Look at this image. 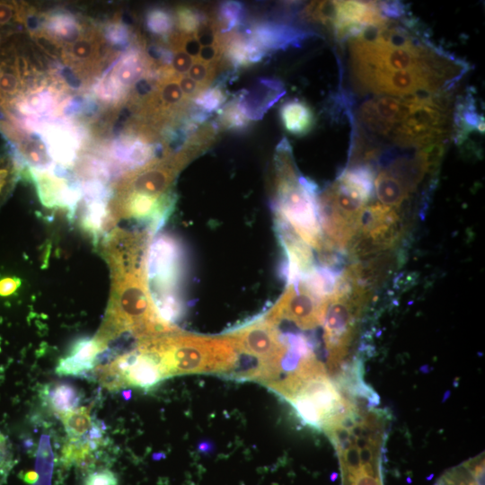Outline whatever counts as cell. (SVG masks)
<instances>
[{"mask_svg":"<svg viewBox=\"0 0 485 485\" xmlns=\"http://www.w3.org/2000/svg\"><path fill=\"white\" fill-rule=\"evenodd\" d=\"M390 19L349 39L351 71L359 90L400 98L447 93L466 63L419 36L415 21Z\"/></svg>","mask_w":485,"mask_h":485,"instance_id":"obj_1","label":"cell"},{"mask_svg":"<svg viewBox=\"0 0 485 485\" xmlns=\"http://www.w3.org/2000/svg\"><path fill=\"white\" fill-rule=\"evenodd\" d=\"M146 261L111 269L112 287L104 321L95 339L106 349L110 341L130 332L138 341L178 331L163 322L153 303L146 275Z\"/></svg>","mask_w":485,"mask_h":485,"instance_id":"obj_2","label":"cell"},{"mask_svg":"<svg viewBox=\"0 0 485 485\" xmlns=\"http://www.w3.org/2000/svg\"><path fill=\"white\" fill-rule=\"evenodd\" d=\"M375 172L369 164H351L317 197L324 239L340 253L357 234L362 213L374 195Z\"/></svg>","mask_w":485,"mask_h":485,"instance_id":"obj_3","label":"cell"},{"mask_svg":"<svg viewBox=\"0 0 485 485\" xmlns=\"http://www.w3.org/2000/svg\"><path fill=\"white\" fill-rule=\"evenodd\" d=\"M137 346L155 357L163 379L194 373L228 375L237 357L228 335L204 337L175 331L141 340Z\"/></svg>","mask_w":485,"mask_h":485,"instance_id":"obj_4","label":"cell"},{"mask_svg":"<svg viewBox=\"0 0 485 485\" xmlns=\"http://www.w3.org/2000/svg\"><path fill=\"white\" fill-rule=\"evenodd\" d=\"M276 170L278 219L307 245L321 251L325 240L318 216L316 185L298 175L290 146H278Z\"/></svg>","mask_w":485,"mask_h":485,"instance_id":"obj_5","label":"cell"},{"mask_svg":"<svg viewBox=\"0 0 485 485\" xmlns=\"http://www.w3.org/2000/svg\"><path fill=\"white\" fill-rule=\"evenodd\" d=\"M228 336L237 353L256 358L267 367V385L278 378L287 346L281 341L277 326L264 319Z\"/></svg>","mask_w":485,"mask_h":485,"instance_id":"obj_6","label":"cell"},{"mask_svg":"<svg viewBox=\"0 0 485 485\" xmlns=\"http://www.w3.org/2000/svg\"><path fill=\"white\" fill-rule=\"evenodd\" d=\"M181 252L178 242L169 235H160L149 243L146 256V275L153 299L176 295L181 272Z\"/></svg>","mask_w":485,"mask_h":485,"instance_id":"obj_7","label":"cell"},{"mask_svg":"<svg viewBox=\"0 0 485 485\" xmlns=\"http://www.w3.org/2000/svg\"><path fill=\"white\" fill-rule=\"evenodd\" d=\"M326 297L316 296L301 280L288 284L265 320L275 326L287 320L300 329H313L322 322Z\"/></svg>","mask_w":485,"mask_h":485,"instance_id":"obj_8","label":"cell"},{"mask_svg":"<svg viewBox=\"0 0 485 485\" xmlns=\"http://www.w3.org/2000/svg\"><path fill=\"white\" fill-rule=\"evenodd\" d=\"M147 61L139 51L127 54L101 83V98L108 101L123 100L142 78Z\"/></svg>","mask_w":485,"mask_h":485,"instance_id":"obj_9","label":"cell"},{"mask_svg":"<svg viewBox=\"0 0 485 485\" xmlns=\"http://www.w3.org/2000/svg\"><path fill=\"white\" fill-rule=\"evenodd\" d=\"M104 350L95 338L79 339L71 346L68 354L59 359L56 373L59 375H83L95 368L98 357Z\"/></svg>","mask_w":485,"mask_h":485,"instance_id":"obj_10","label":"cell"},{"mask_svg":"<svg viewBox=\"0 0 485 485\" xmlns=\"http://www.w3.org/2000/svg\"><path fill=\"white\" fill-rule=\"evenodd\" d=\"M68 439H90L102 441L104 428L102 423L91 415V408H75L59 415Z\"/></svg>","mask_w":485,"mask_h":485,"instance_id":"obj_11","label":"cell"},{"mask_svg":"<svg viewBox=\"0 0 485 485\" xmlns=\"http://www.w3.org/2000/svg\"><path fill=\"white\" fill-rule=\"evenodd\" d=\"M280 118L287 132L295 136H304L314 126V114L304 102L292 100L280 109Z\"/></svg>","mask_w":485,"mask_h":485,"instance_id":"obj_12","label":"cell"},{"mask_svg":"<svg viewBox=\"0 0 485 485\" xmlns=\"http://www.w3.org/2000/svg\"><path fill=\"white\" fill-rule=\"evenodd\" d=\"M255 42L269 48L287 47L302 40L305 34L300 30L280 24H260L255 29Z\"/></svg>","mask_w":485,"mask_h":485,"instance_id":"obj_13","label":"cell"},{"mask_svg":"<svg viewBox=\"0 0 485 485\" xmlns=\"http://www.w3.org/2000/svg\"><path fill=\"white\" fill-rule=\"evenodd\" d=\"M374 192L380 204L393 209L400 208L410 193L401 181L384 169L380 170L374 179Z\"/></svg>","mask_w":485,"mask_h":485,"instance_id":"obj_14","label":"cell"},{"mask_svg":"<svg viewBox=\"0 0 485 485\" xmlns=\"http://www.w3.org/2000/svg\"><path fill=\"white\" fill-rule=\"evenodd\" d=\"M42 395L49 408L58 416L77 408L81 400L77 388L66 382L48 385Z\"/></svg>","mask_w":485,"mask_h":485,"instance_id":"obj_15","label":"cell"},{"mask_svg":"<svg viewBox=\"0 0 485 485\" xmlns=\"http://www.w3.org/2000/svg\"><path fill=\"white\" fill-rule=\"evenodd\" d=\"M102 443L89 439H68L61 451V462L65 466L79 465L87 460Z\"/></svg>","mask_w":485,"mask_h":485,"instance_id":"obj_16","label":"cell"},{"mask_svg":"<svg viewBox=\"0 0 485 485\" xmlns=\"http://www.w3.org/2000/svg\"><path fill=\"white\" fill-rule=\"evenodd\" d=\"M19 170L14 157L8 154L0 155V205L13 190Z\"/></svg>","mask_w":485,"mask_h":485,"instance_id":"obj_17","label":"cell"},{"mask_svg":"<svg viewBox=\"0 0 485 485\" xmlns=\"http://www.w3.org/2000/svg\"><path fill=\"white\" fill-rule=\"evenodd\" d=\"M201 20L199 11L192 6L181 5L176 10V24L179 32L194 34Z\"/></svg>","mask_w":485,"mask_h":485,"instance_id":"obj_18","label":"cell"},{"mask_svg":"<svg viewBox=\"0 0 485 485\" xmlns=\"http://www.w3.org/2000/svg\"><path fill=\"white\" fill-rule=\"evenodd\" d=\"M220 66L206 64L198 59H194L188 75L207 89L216 75Z\"/></svg>","mask_w":485,"mask_h":485,"instance_id":"obj_19","label":"cell"},{"mask_svg":"<svg viewBox=\"0 0 485 485\" xmlns=\"http://www.w3.org/2000/svg\"><path fill=\"white\" fill-rule=\"evenodd\" d=\"M146 24L151 32L166 34L172 30V18L168 12L162 9H154L148 13Z\"/></svg>","mask_w":485,"mask_h":485,"instance_id":"obj_20","label":"cell"},{"mask_svg":"<svg viewBox=\"0 0 485 485\" xmlns=\"http://www.w3.org/2000/svg\"><path fill=\"white\" fill-rule=\"evenodd\" d=\"M14 465L12 445L9 438L0 431V485H3Z\"/></svg>","mask_w":485,"mask_h":485,"instance_id":"obj_21","label":"cell"},{"mask_svg":"<svg viewBox=\"0 0 485 485\" xmlns=\"http://www.w3.org/2000/svg\"><path fill=\"white\" fill-rule=\"evenodd\" d=\"M455 474L459 482L455 483L452 474H446L437 482V485H483V460L481 461L480 463L472 466V477H467L466 479L464 476H462V474L458 475L456 471Z\"/></svg>","mask_w":485,"mask_h":485,"instance_id":"obj_22","label":"cell"},{"mask_svg":"<svg viewBox=\"0 0 485 485\" xmlns=\"http://www.w3.org/2000/svg\"><path fill=\"white\" fill-rule=\"evenodd\" d=\"M242 6L238 3L224 4L220 11V18L217 19L220 32H226L236 25L240 19Z\"/></svg>","mask_w":485,"mask_h":485,"instance_id":"obj_23","label":"cell"},{"mask_svg":"<svg viewBox=\"0 0 485 485\" xmlns=\"http://www.w3.org/2000/svg\"><path fill=\"white\" fill-rule=\"evenodd\" d=\"M221 124L225 128H242L247 125V118L238 103H231L223 112Z\"/></svg>","mask_w":485,"mask_h":485,"instance_id":"obj_24","label":"cell"},{"mask_svg":"<svg viewBox=\"0 0 485 485\" xmlns=\"http://www.w3.org/2000/svg\"><path fill=\"white\" fill-rule=\"evenodd\" d=\"M225 100V95L219 87L207 89L199 94L195 101L207 111H212L220 106Z\"/></svg>","mask_w":485,"mask_h":485,"instance_id":"obj_25","label":"cell"},{"mask_svg":"<svg viewBox=\"0 0 485 485\" xmlns=\"http://www.w3.org/2000/svg\"><path fill=\"white\" fill-rule=\"evenodd\" d=\"M194 59L182 51H174L169 66L166 67L172 75H183L189 72Z\"/></svg>","mask_w":485,"mask_h":485,"instance_id":"obj_26","label":"cell"},{"mask_svg":"<svg viewBox=\"0 0 485 485\" xmlns=\"http://www.w3.org/2000/svg\"><path fill=\"white\" fill-rule=\"evenodd\" d=\"M84 485H119V480L110 470L101 469L89 473Z\"/></svg>","mask_w":485,"mask_h":485,"instance_id":"obj_27","label":"cell"},{"mask_svg":"<svg viewBox=\"0 0 485 485\" xmlns=\"http://www.w3.org/2000/svg\"><path fill=\"white\" fill-rule=\"evenodd\" d=\"M224 54L225 48L221 42L213 46L201 47L198 59L206 64L220 66Z\"/></svg>","mask_w":485,"mask_h":485,"instance_id":"obj_28","label":"cell"},{"mask_svg":"<svg viewBox=\"0 0 485 485\" xmlns=\"http://www.w3.org/2000/svg\"><path fill=\"white\" fill-rule=\"evenodd\" d=\"M178 84L188 101L197 98L199 94L207 90V88L186 75H178Z\"/></svg>","mask_w":485,"mask_h":485,"instance_id":"obj_29","label":"cell"},{"mask_svg":"<svg viewBox=\"0 0 485 485\" xmlns=\"http://www.w3.org/2000/svg\"><path fill=\"white\" fill-rule=\"evenodd\" d=\"M21 281L14 277H5L0 279V296H8L13 294L20 287Z\"/></svg>","mask_w":485,"mask_h":485,"instance_id":"obj_30","label":"cell"},{"mask_svg":"<svg viewBox=\"0 0 485 485\" xmlns=\"http://www.w3.org/2000/svg\"><path fill=\"white\" fill-rule=\"evenodd\" d=\"M39 478V475L36 472L30 471L24 473L23 481L27 483H34Z\"/></svg>","mask_w":485,"mask_h":485,"instance_id":"obj_31","label":"cell"}]
</instances>
